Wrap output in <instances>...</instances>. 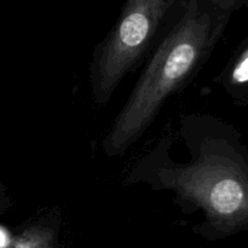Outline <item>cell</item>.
Wrapping results in <instances>:
<instances>
[{
  "instance_id": "1",
  "label": "cell",
  "mask_w": 248,
  "mask_h": 248,
  "mask_svg": "<svg viewBox=\"0 0 248 248\" xmlns=\"http://www.w3.org/2000/svg\"><path fill=\"white\" fill-rule=\"evenodd\" d=\"M179 136L190 153V161L177 162L171 157V137L164 136L142 154L124 183L170 191L184 215L201 211L203 222L195 232L207 239L246 227L247 170L227 138L218 133L213 118L196 113L183 115Z\"/></svg>"
},
{
  "instance_id": "2",
  "label": "cell",
  "mask_w": 248,
  "mask_h": 248,
  "mask_svg": "<svg viewBox=\"0 0 248 248\" xmlns=\"http://www.w3.org/2000/svg\"><path fill=\"white\" fill-rule=\"evenodd\" d=\"M236 5L229 0H179L127 101L104 135L106 156L125 155L167 99L198 75Z\"/></svg>"
},
{
  "instance_id": "3",
  "label": "cell",
  "mask_w": 248,
  "mask_h": 248,
  "mask_svg": "<svg viewBox=\"0 0 248 248\" xmlns=\"http://www.w3.org/2000/svg\"><path fill=\"white\" fill-rule=\"evenodd\" d=\"M179 0H127L94 47L89 67L93 106L103 108L120 82L152 53Z\"/></svg>"
},
{
  "instance_id": "4",
  "label": "cell",
  "mask_w": 248,
  "mask_h": 248,
  "mask_svg": "<svg viewBox=\"0 0 248 248\" xmlns=\"http://www.w3.org/2000/svg\"><path fill=\"white\" fill-rule=\"evenodd\" d=\"M222 81L232 93L248 85V47L240 53L227 75H223Z\"/></svg>"
},
{
  "instance_id": "5",
  "label": "cell",
  "mask_w": 248,
  "mask_h": 248,
  "mask_svg": "<svg viewBox=\"0 0 248 248\" xmlns=\"http://www.w3.org/2000/svg\"><path fill=\"white\" fill-rule=\"evenodd\" d=\"M10 241V237H6L1 232H0V248H5Z\"/></svg>"
}]
</instances>
